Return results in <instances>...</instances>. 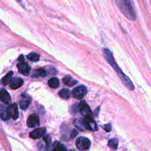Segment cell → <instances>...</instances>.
I'll return each instance as SVG.
<instances>
[{
  "label": "cell",
  "instance_id": "cell-1",
  "mask_svg": "<svg viewBox=\"0 0 151 151\" xmlns=\"http://www.w3.org/2000/svg\"><path fill=\"white\" fill-rule=\"evenodd\" d=\"M103 55L104 57L106 60V61L111 66V67L114 69V70L116 71L120 80H122V83L124 84V85L129 90H133L134 89V86L132 83V81L130 80V79L122 71L120 68L119 67V65L117 64L116 62L114 60V57L108 48H104L103 49Z\"/></svg>",
  "mask_w": 151,
  "mask_h": 151
},
{
  "label": "cell",
  "instance_id": "cell-2",
  "mask_svg": "<svg viewBox=\"0 0 151 151\" xmlns=\"http://www.w3.org/2000/svg\"><path fill=\"white\" fill-rule=\"evenodd\" d=\"M121 12L129 20L134 21L136 14L133 0H114Z\"/></svg>",
  "mask_w": 151,
  "mask_h": 151
},
{
  "label": "cell",
  "instance_id": "cell-3",
  "mask_svg": "<svg viewBox=\"0 0 151 151\" xmlns=\"http://www.w3.org/2000/svg\"><path fill=\"white\" fill-rule=\"evenodd\" d=\"M83 126L86 129L94 132L98 130V126L91 116H86L82 119Z\"/></svg>",
  "mask_w": 151,
  "mask_h": 151
},
{
  "label": "cell",
  "instance_id": "cell-4",
  "mask_svg": "<svg viewBox=\"0 0 151 151\" xmlns=\"http://www.w3.org/2000/svg\"><path fill=\"white\" fill-rule=\"evenodd\" d=\"M76 145L78 149L85 151L89 149L91 145V142L88 138L81 136L77 139L76 141Z\"/></svg>",
  "mask_w": 151,
  "mask_h": 151
},
{
  "label": "cell",
  "instance_id": "cell-5",
  "mask_svg": "<svg viewBox=\"0 0 151 151\" xmlns=\"http://www.w3.org/2000/svg\"><path fill=\"white\" fill-rule=\"evenodd\" d=\"M87 93V87L83 85H81L77 87H75L72 90V96L74 98L80 100L83 99L86 95Z\"/></svg>",
  "mask_w": 151,
  "mask_h": 151
},
{
  "label": "cell",
  "instance_id": "cell-6",
  "mask_svg": "<svg viewBox=\"0 0 151 151\" xmlns=\"http://www.w3.org/2000/svg\"><path fill=\"white\" fill-rule=\"evenodd\" d=\"M78 110L80 114L84 117L91 116L92 112L90 107L85 101H81L78 105Z\"/></svg>",
  "mask_w": 151,
  "mask_h": 151
},
{
  "label": "cell",
  "instance_id": "cell-7",
  "mask_svg": "<svg viewBox=\"0 0 151 151\" xmlns=\"http://www.w3.org/2000/svg\"><path fill=\"white\" fill-rule=\"evenodd\" d=\"M32 101L31 97L27 94L23 93L21 95V99L19 100V106L21 109L24 110H27L29 106Z\"/></svg>",
  "mask_w": 151,
  "mask_h": 151
},
{
  "label": "cell",
  "instance_id": "cell-8",
  "mask_svg": "<svg viewBox=\"0 0 151 151\" xmlns=\"http://www.w3.org/2000/svg\"><path fill=\"white\" fill-rule=\"evenodd\" d=\"M40 118L38 115L32 114L29 115L27 120V126L29 127H35L40 125Z\"/></svg>",
  "mask_w": 151,
  "mask_h": 151
},
{
  "label": "cell",
  "instance_id": "cell-9",
  "mask_svg": "<svg viewBox=\"0 0 151 151\" xmlns=\"http://www.w3.org/2000/svg\"><path fill=\"white\" fill-rule=\"evenodd\" d=\"M50 143V137L46 135L43 138V141L37 143V148L38 151H48L49 144Z\"/></svg>",
  "mask_w": 151,
  "mask_h": 151
},
{
  "label": "cell",
  "instance_id": "cell-10",
  "mask_svg": "<svg viewBox=\"0 0 151 151\" xmlns=\"http://www.w3.org/2000/svg\"><path fill=\"white\" fill-rule=\"evenodd\" d=\"M17 68L18 71L24 76H28L31 70V67L24 61H21L17 64Z\"/></svg>",
  "mask_w": 151,
  "mask_h": 151
},
{
  "label": "cell",
  "instance_id": "cell-11",
  "mask_svg": "<svg viewBox=\"0 0 151 151\" xmlns=\"http://www.w3.org/2000/svg\"><path fill=\"white\" fill-rule=\"evenodd\" d=\"M8 112L10 117H12L14 120H16L19 117V111L18 106L16 103H13L8 106Z\"/></svg>",
  "mask_w": 151,
  "mask_h": 151
},
{
  "label": "cell",
  "instance_id": "cell-12",
  "mask_svg": "<svg viewBox=\"0 0 151 151\" xmlns=\"http://www.w3.org/2000/svg\"><path fill=\"white\" fill-rule=\"evenodd\" d=\"M46 132V128L45 127H41V128H38L36 129L32 132H30L29 133V136L32 139H39L41 137H42L44 134Z\"/></svg>",
  "mask_w": 151,
  "mask_h": 151
},
{
  "label": "cell",
  "instance_id": "cell-13",
  "mask_svg": "<svg viewBox=\"0 0 151 151\" xmlns=\"http://www.w3.org/2000/svg\"><path fill=\"white\" fill-rule=\"evenodd\" d=\"M23 83H24V81L21 78L14 77V78H12L9 85L12 89L15 90L21 87L23 85Z\"/></svg>",
  "mask_w": 151,
  "mask_h": 151
},
{
  "label": "cell",
  "instance_id": "cell-14",
  "mask_svg": "<svg viewBox=\"0 0 151 151\" xmlns=\"http://www.w3.org/2000/svg\"><path fill=\"white\" fill-rule=\"evenodd\" d=\"M5 104L0 105V117L3 120H7L10 118L8 112V106Z\"/></svg>",
  "mask_w": 151,
  "mask_h": 151
},
{
  "label": "cell",
  "instance_id": "cell-15",
  "mask_svg": "<svg viewBox=\"0 0 151 151\" xmlns=\"http://www.w3.org/2000/svg\"><path fill=\"white\" fill-rule=\"evenodd\" d=\"M0 101L6 104L11 101V96L9 93L5 89L0 90Z\"/></svg>",
  "mask_w": 151,
  "mask_h": 151
},
{
  "label": "cell",
  "instance_id": "cell-16",
  "mask_svg": "<svg viewBox=\"0 0 151 151\" xmlns=\"http://www.w3.org/2000/svg\"><path fill=\"white\" fill-rule=\"evenodd\" d=\"M63 82L65 85L67 86L72 87L76 85L78 83V81L74 79V78H73L71 76L69 75H67L63 78Z\"/></svg>",
  "mask_w": 151,
  "mask_h": 151
},
{
  "label": "cell",
  "instance_id": "cell-17",
  "mask_svg": "<svg viewBox=\"0 0 151 151\" xmlns=\"http://www.w3.org/2000/svg\"><path fill=\"white\" fill-rule=\"evenodd\" d=\"M51 151H67V148L63 144L56 141L53 144Z\"/></svg>",
  "mask_w": 151,
  "mask_h": 151
},
{
  "label": "cell",
  "instance_id": "cell-18",
  "mask_svg": "<svg viewBox=\"0 0 151 151\" xmlns=\"http://www.w3.org/2000/svg\"><path fill=\"white\" fill-rule=\"evenodd\" d=\"M12 76H13V72L9 71L8 73H7L2 78L1 80V82L3 85L6 86L7 84H9L11 83L12 79Z\"/></svg>",
  "mask_w": 151,
  "mask_h": 151
},
{
  "label": "cell",
  "instance_id": "cell-19",
  "mask_svg": "<svg viewBox=\"0 0 151 151\" xmlns=\"http://www.w3.org/2000/svg\"><path fill=\"white\" fill-rule=\"evenodd\" d=\"M48 86L51 88H57L60 86V81L56 77H52L48 81Z\"/></svg>",
  "mask_w": 151,
  "mask_h": 151
},
{
  "label": "cell",
  "instance_id": "cell-20",
  "mask_svg": "<svg viewBox=\"0 0 151 151\" xmlns=\"http://www.w3.org/2000/svg\"><path fill=\"white\" fill-rule=\"evenodd\" d=\"M47 75V71L42 69V68H38L36 70H34L32 73V77H45Z\"/></svg>",
  "mask_w": 151,
  "mask_h": 151
},
{
  "label": "cell",
  "instance_id": "cell-21",
  "mask_svg": "<svg viewBox=\"0 0 151 151\" xmlns=\"http://www.w3.org/2000/svg\"><path fill=\"white\" fill-rule=\"evenodd\" d=\"M59 96L64 99H68L70 97V91L67 89V88H63L61 89L59 93H58Z\"/></svg>",
  "mask_w": 151,
  "mask_h": 151
},
{
  "label": "cell",
  "instance_id": "cell-22",
  "mask_svg": "<svg viewBox=\"0 0 151 151\" xmlns=\"http://www.w3.org/2000/svg\"><path fill=\"white\" fill-rule=\"evenodd\" d=\"M118 144H119L118 140L116 138H113V139H110L108 142V143H107L108 146L111 149H112L113 150H116L117 149Z\"/></svg>",
  "mask_w": 151,
  "mask_h": 151
},
{
  "label": "cell",
  "instance_id": "cell-23",
  "mask_svg": "<svg viewBox=\"0 0 151 151\" xmlns=\"http://www.w3.org/2000/svg\"><path fill=\"white\" fill-rule=\"evenodd\" d=\"M27 58L32 62H37L40 59V55L36 52H32L27 55Z\"/></svg>",
  "mask_w": 151,
  "mask_h": 151
},
{
  "label": "cell",
  "instance_id": "cell-24",
  "mask_svg": "<svg viewBox=\"0 0 151 151\" xmlns=\"http://www.w3.org/2000/svg\"><path fill=\"white\" fill-rule=\"evenodd\" d=\"M103 129H104V130L107 132H110L111 130V126L110 123H107L106 124L103 126Z\"/></svg>",
  "mask_w": 151,
  "mask_h": 151
},
{
  "label": "cell",
  "instance_id": "cell-25",
  "mask_svg": "<svg viewBox=\"0 0 151 151\" xmlns=\"http://www.w3.org/2000/svg\"><path fill=\"white\" fill-rule=\"evenodd\" d=\"M77 134H78L77 131L75 129H73L71 132V138H74L77 135Z\"/></svg>",
  "mask_w": 151,
  "mask_h": 151
},
{
  "label": "cell",
  "instance_id": "cell-26",
  "mask_svg": "<svg viewBox=\"0 0 151 151\" xmlns=\"http://www.w3.org/2000/svg\"><path fill=\"white\" fill-rule=\"evenodd\" d=\"M18 60L21 62V61H24V56L23 55H21L19 56V57L18 58Z\"/></svg>",
  "mask_w": 151,
  "mask_h": 151
},
{
  "label": "cell",
  "instance_id": "cell-27",
  "mask_svg": "<svg viewBox=\"0 0 151 151\" xmlns=\"http://www.w3.org/2000/svg\"><path fill=\"white\" fill-rule=\"evenodd\" d=\"M71 151H74V150H71Z\"/></svg>",
  "mask_w": 151,
  "mask_h": 151
}]
</instances>
